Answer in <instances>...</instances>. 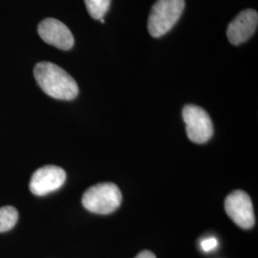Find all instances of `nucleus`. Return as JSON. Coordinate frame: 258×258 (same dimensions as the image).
Listing matches in <instances>:
<instances>
[{
    "label": "nucleus",
    "instance_id": "1",
    "mask_svg": "<svg viewBox=\"0 0 258 258\" xmlns=\"http://www.w3.org/2000/svg\"><path fill=\"white\" fill-rule=\"evenodd\" d=\"M34 75L43 92L54 99L71 101L79 94V86L74 79L52 62H38L35 66Z\"/></svg>",
    "mask_w": 258,
    "mask_h": 258
},
{
    "label": "nucleus",
    "instance_id": "2",
    "mask_svg": "<svg viewBox=\"0 0 258 258\" xmlns=\"http://www.w3.org/2000/svg\"><path fill=\"white\" fill-rule=\"evenodd\" d=\"M184 0H157L148 17V28L153 37L166 35L181 18Z\"/></svg>",
    "mask_w": 258,
    "mask_h": 258
},
{
    "label": "nucleus",
    "instance_id": "3",
    "mask_svg": "<svg viewBox=\"0 0 258 258\" xmlns=\"http://www.w3.org/2000/svg\"><path fill=\"white\" fill-rule=\"evenodd\" d=\"M122 196L120 188L113 183H101L89 187L83 194V207L93 213L109 214L119 209Z\"/></svg>",
    "mask_w": 258,
    "mask_h": 258
},
{
    "label": "nucleus",
    "instance_id": "4",
    "mask_svg": "<svg viewBox=\"0 0 258 258\" xmlns=\"http://www.w3.org/2000/svg\"><path fill=\"white\" fill-rule=\"evenodd\" d=\"M183 119L189 140L196 144H205L213 134L212 120L202 107L186 104L183 109Z\"/></svg>",
    "mask_w": 258,
    "mask_h": 258
},
{
    "label": "nucleus",
    "instance_id": "5",
    "mask_svg": "<svg viewBox=\"0 0 258 258\" xmlns=\"http://www.w3.org/2000/svg\"><path fill=\"white\" fill-rule=\"evenodd\" d=\"M225 211L229 217L242 229H250L255 223L253 207L249 194L234 190L225 200Z\"/></svg>",
    "mask_w": 258,
    "mask_h": 258
},
{
    "label": "nucleus",
    "instance_id": "6",
    "mask_svg": "<svg viewBox=\"0 0 258 258\" xmlns=\"http://www.w3.org/2000/svg\"><path fill=\"white\" fill-rule=\"evenodd\" d=\"M66 173L56 166H45L37 169L30 181L31 192L37 196H44L57 190L64 184Z\"/></svg>",
    "mask_w": 258,
    "mask_h": 258
},
{
    "label": "nucleus",
    "instance_id": "7",
    "mask_svg": "<svg viewBox=\"0 0 258 258\" xmlns=\"http://www.w3.org/2000/svg\"><path fill=\"white\" fill-rule=\"evenodd\" d=\"M37 33L46 43L60 50L67 51L74 46V37L71 31L57 19L42 20L38 24Z\"/></svg>",
    "mask_w": 258,
    "mask_h": 258
},
{
    "label": "nucleus",
    "instance_id": "8",
    "mask_svg": "<svg viewBox=\"0 0 258 258\" xmlns=\"http://www.w3.org/2000/svg\"><path fill=\"white\" fill-rule=\"evenodd\" d=\"M258 14L255 10H244L231 21L227 29V37L233 45H239L249 39L255 33Z\"/></svg>",
    "mask_w": 258,
    "mask_h": 258
},
{
    "label": "nucleus",
    "instance_id": "9",
    "mask_svg": "<svg viewBox=\"0 0 258 258\" xmlns=\"http://www.w3.org/2000/svg\"><path fill=\"white\" fill-rule=\"evenodd\" d=\"M19 219V212L16 208L6 206L0 208V232L12 230Z\"/></svg>",
    "mask_w": 258,
    "mask_h": 258
},
{
    "label": "nucleus",
    "instance_id": "10",
    "mask_svg": "<svg viewBox=\"0 0 258 258\" xmlns=\"http://www.w3.org/2000/svg\"><path fill=\"white\" fill-rule=\"evenodd\" d=\"M84 2L89 15L94 19H103L110 8L111 0H84Z\"/></svg>",
    "mask_w": 258,
    "mask_h": 258
},
{
    "label": "nucleus",
    "instance_id": "11",
    "mask_svg": "<svg viewBox=\"0 0 258 258\" xmlns=\"http://www.w3.org/2000/svg\"><path fill=\"white\" fill-rule=\"evenodd\" d=\"M217 245H218V241L214 237L206 238L201 242V248L206 252L212 251V249H214L217 247Z\"/></svg>",
    "mask_w": 258,
    "mask_h": 258
},
{
    "label": "nucleus",
    "instance_id": "12",
    "mask_svg": "<svg viewBox=\"0 0 258 258\" xmlns=\"http://www.w3.org/2000/svg\"><path fill=\"white\" fill-rule=\"evenodd\" d=\"M135 258H156L155 254L149 250H143Z\"/></svg>",
    "mask_w": 258,
    "mask_h": 258
}]
</instances>
